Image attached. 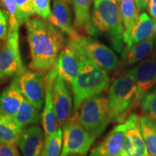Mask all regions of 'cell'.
<instances>
[{
    "label": "cell",
    "mask_w": 156,
    "mask_h": 156,
    "mask_svg": "<svg viewBox=\"0 0 156 156\" xmlns=\"http://www.w3.org/2000/svg\"><path fill=\"white\" fill-rule=\"evenodd\" d=\"M125 129L124 122L116 124L91 151L90 156H120L124 145Z\"/></svg>",
    "instance_id": "9a60e30c"
},
{
    "label": "cell",
    "mask_w": 156,
    "mask_h": 156,
    "mask_svg": "<svg viewBox=\"0 0 156 156\" xmlns=\"http://www.w3.org/2000/svg\"><path fill=\"white\" fill-rule=\"evenodd\" d=\"M24 156H41L44 148V134L38 125L24 129L18 143Z\"/></svg>",
    "instance_id": "ac0fdd59"
},
{
    "label": "cell",
    "mask_w": 156,
    "mask_h": 156,
    "mask_svg": "<svg viewBox=\"0 0 156 156\" xmlns=\"http://www.w3.org/2000/svg\"><path fill=\"white\" fill-rule=\"evenodd\" d=\"M20 89L26 100L41 110L46 93V76L39 72H25L18 76Z\"/></svg>",
    "instance_id": "30bf717a"
},
{
    "label": "cell",
    "mask_w": 156,
    "mask_h": 156,
    "mask_svg": "<svg viewBox=\"0 0 156 156\" xmlns=\"http://www.w3.org/2000/svg\"><path fill=\"white\" fill-rule=\"evenodd\" d=\"M122 15L124 29L129 28L139 17V9L134 0H120L118 3Z\"/></svg>",
    "instance_id": "484cf974"
},
{
    "label": "cell",
    "mask_w": 156,
    "mask_h": 156,
    "mask_svg": "<svg viewBox=\"0 0 156 156\" xmlns=\"http://www.w3.org/2000/svg\"><path fill=\"white\" fill-rule=\"evenodd\" d=\"M26 31L30 52V68L42 73L50 71L65 46L62 31L48 21L38 18L27 21Z\"/></svg>",
    "instance_id": "6da1fadb"
},
{
    "label": "cell",
    "mask_w": 156,
    "mask_h": 156,
    "mask_svg": "<svg viewBox=\"0 0 156 156\" xmlns=\"http://www.w3.org/2000/svg\"><path fill=\"white\" fill-rule=\"evenodd\" d=\"M155 34L156 21L146 12H142L129 28L124 30L123 40L126 46H131L153 38Z\"/></svg>",
    "instance_id": "5bb4252c"
},
{
    "label": "cell",
    "mask_w": 156,
    "mask_h": 156,
    "mask_svg": "<svg viewBox=\"0 0 156 156\" xmlns=\"http://www.w3.org/2000/svg\"><path fill=\"white\" fill-rule=\"evenodd\" d=\"M136 86L134 107L140 106L144 97L156 85V54L145 58L128 70Z\"/></svg>",
    "instance_id": "ba28073f"
},
{
    "label": "cell",
    "mask_w": 156,
    "mask_h": 156,
    "mask_svg": "<svg viewBox=\"0 0 156 156\" xmlns=\"http://www.w3.org/2000/svg\"><path fill=\"white\" fill-rule=\"evenodd\" d=\"M41 110L37 108L28 100L24 99L14 119L20 126L25 128L28 125L37 124L41 119Z\"/></svg>",
    "instance_id": "cb8c5ba5"
},
{
    "label": "cell",
    "mask_w": 156,
    "mask_h": 156,
    "mask_svg": "<svg viewBox=\"0 0 156 156\" xmlns=\"http://www.w3.org/2000/svg\"><path fill=\"white\" fill-rule=\"evenodd\" d=\"M7 9L9 19V27L7 38L19 41V20L17 13V6L15 0H2Z\"/></svg>",
    "instance_id": "d4e9b609"
},
{
    "label": "cell",
    "mask_w": 156,
    "mask_h": 156,
    "mask_svg": "<svg viewBox=\"0 0 156 156\" xmlns=\"http://www.w3.org/2000/svg\"><path fill=\"white\" fill-rule=\"evenodd\" d=\"M116 1H117V2H119V1H120V0H116Z\"/></svg>",
    "instance_id": "f35d334b"
},
{
    "label": "cell",
    "mask_w": 156,
    "mask_h": 156,
    "mask_svg": "<svg viewBox=\"0 0 156 156\" xmlns=\"http://www.w3.org/2000/svg\"><path fill=\"white\" fill-rule=\"evenodd\" d=\"M91 25L93 36H97L98 34H105L114 50L117 53L122 52L125 29L116 0H94Z\"/></svg>",
    "instance_id": "7a4b0ae2"
},
{
    "label": "cell",
    "mask_w": 156,
    "mask_h": 156,
    "mask_svg": "<svg viewBox=\"0 0 156 156\" xmlns=\"http://www.w3.org/2000/svg\"><path fill=\"white\" fill-rule=\"evenodd\" d=\"M147 8L151 17L156 21V0H149Z\"/></svg>",
    "instance_id": "d6a6232c"
},
{
    "label": "cell",
    "mask_w": 156,
    "mask_h": 156,
    "mask_svg": "<svg viewBox=\"0 0 156 156\" xmlns=\"http://www.w3.org/2000/svg\"><path fill=\"white\" fill-rule=\"evenodd\" d=\"M24 129L15 122L14 118L0 114V143L18 144Z\"/></svg>",
    "instance_id": "7402d4cb"
},
{
    "label": "cell",
    "mask_w": 156,
    "mask_h": 156,
    "mask_svg": "<svg viewBox=\"0 0 156 156\" xmlns=\"http://www.w3.org/2000/svg\"><path fill=\"white\" fill-rule=\"evenodd\" d=\"M92 2L93 0H73L72 3L75 13V27L93 36L90 13Z\"/></svg>",
    "instance_id": "44dd1931"
},
{
    "label": "cell",
    "mask_w": 156,
    "mask_h": 156,
    "mask_svg": "<svg viewBox=\"0 0 156 156\" xmlns=\"http://www.w3.org/2000/svg\"><path fill=\"white\" fill-rule=\"evenodd\" d=\"M140 106L145 114L156 122V88L153 89L144 97Z\"/></svg>",
    "instance_id": "83f0119b"
},
{
    "label": "cell",
    "mask_w": 156,
    "mask_h": 156,
    "mask_svg": "<svg viewBox=\"0 0 156 156\" xmlns=\"http://www.w3.org/2000/svg\"><path fill=\"white\" fill-rule=\"evenodd\" d=\"M48 22L62 32L67 34L69 40H76L80 36L73 26L69 5L64 0H54L53 8Z\"/></svg>",
    "instance_id": "2e32d148"
},
{
    "label": "cell",
    "mask_w": 156,
    "mask_h": 156,
    "mask_svg": "<svg viewBox=\"0 0 156 156\" xmlns=\"http://www.w3.org/2000/svg\"><path fill=\"white\" fill-rule=\"evenodd\" d=\"M76 41L90 61L108 72L114 71L119 64V58L105 44L90 37L80 36Z\"/></svg>",
    "instance_id": "9c48e42d"
},
{
    "label": "cell",
    "mask_w": 156,
    "mask_h": 156,
    "mask_svg": "<svg viewBox=\"0 0 156 156\" xmlns=\"http://www.w3.org/2000/svg\"><path fill=\"white\" fill-rule=\"evenodd\" d=\"M0 156H20L16 145L0 143Z\"/></svg>",
    "instance_id": "4dcf8cb0"
},
{
    "label": "cell",
    "mask_w": 156,
    "mask_h": 156,
    "mask_svg": "<svg viewBox=\"0 0 156 156\" xmlns=\"http://www.w3.org/2000/svg\"><path fill=\"white\" fill-rule=\"evenodd\" d=\"M136 7L139 10H145L147 8L149 0H134Z\"/></svg>",
    "instance_id": "836d02e7"
},
{
    "label": "cell",
    "mask_w": 156,
    "mask_h": 156,
    "mask_svg": "<svg viewBox=\"0 0 156 156\" xmlns=\"http://www.w3.org/2000/svg\"><path fill=\"white\" fill-rule=\"evenodd\" d=\"M19 23H25L34 14L31 0H15Z\"/></svg>",
    "instance_id": "f1b7e54d"
},
{
    "label": "cell",
    "mask_w": 156,
    "mask_h": 156,
    "mask_svg": "<svg viewBox=\"0 0 156 156\" xmlns=\"http://www.w3.org/2000/svg\"><path fill=\"white\" fill-rule=\"evenodd\" d=\"M86 54L76 40H69L60 52L55 65L48 71L54 77H60L72 84L79 75Z\"/></svg>",
    "instance_id": "52a82bcc"
},
{
    "label": "cell",
    "mask_w": 156,
    "mask_h": 156,
    "mask_svg": "<svg viewBox=\"0 0 156 156\" xmlns=\"http://www.w3.org/2000/svg\"><path fill=\"white\" fill-rule=\"evenodd\" d=\"M153 48L154 38L131 46H124L121 54L123 65L129 67L143 61L153 53Z\"/></svg>",
    "instance_id": "ffe728a7"
},
{
    "label": "cell",
    "mask_w": 156,
    "mask_h": 156,
    "mask_svg": "<svg viewBox=\"0 0 156 156\" xmlns=\"http://www.w3.org/2000/svg\"><path fill=\"white\" fill-rule=\"evenodd\" d=\"M5 13H4L2 11V10H0V17H1L2 16V15H5Z\"/></svg>",
    "instance_id": "8d00e7d4"
},
{
    "label": "cell",
    "mask_w": 156,
    "mask_h": 156,
    "mask_svg": "<svg viewBox=\"0 0 156 156\" xmlns=\"http://www.w3.org/2000/svg\"><path fill=\"white\" fill-rule=\"evenodd\" d=\"M154 47H155V50H156V34L154 36Z\"/></svg>",
    "instance_id": "e575fe53"
},
{
    "label": "cell",
    "mask_w": 156,
    "mask_h": 156,
    "mask_svg": "<svg viewBox=\"0 0 156 156\" xmlns=\"http://www.w3.org/2000/svg\"><path fill=\"white\" fill-rule=\"evenodd\" d=\"M52 99L58 124L62 126L73 115V99L67 83L58 76L52 85Z\"/></svg>",
    "instance_id": "4fadbf2b"
},
{
    "label": "cell",
    "mask_w": 156,
    "mask_h": 156,
    "mask_svg": "<svg viewBox=\"0 0 156 156\" xmlns=\"http://www.w3.org/2000/svg\"><path fill=\"white\" fill-rule=\"evenodd\" d=\"M54 80L46 77V93H45L44 107L41 114L42 126L44 127L45 136L51 135L58 129V122L54 111L52 99V85Z\"/></svg>",
    "instance_id": "d6986e66"
},
{
    "label": "cell",
    "mask_w": 156,
    "mask_h": 156,
    "mask_svg": "<svg viewBox=\"0 0 156 156\" xmlns=\"http://www.w3.org/2000/svg\"><path fill=\"white\" fill-rule=\"evenodd\" d=\"M34 12L43 20H48L51 15V0H31Z\"/></svg>",
    "instance_id": "f546056e"
},
{
    "label": "cell",
    "mask_w": 156,
    "mask_h": 156,
    "mask_svg": "<svg viewBox=\"0 0 156 156\" xmlns=\"http://www.w3.org/2000/svg\"><path fill=\"white\" fill-rule=\"evenodd\" d=\"M63 132L58 128L55 133L45 136L44 148L41 156H58L62 151Z\"/></svg>",
    "instance_id": "4316f807"
},
{
    "label": "cell",
    "mask_w": 156,
    "mask_h": 156,
    "mask_svg": "<svg viewBox=\"0 0 156 156\" xmlns=\"http://www.w3.org/2000/svg\"><path fill=\"white\" fill-rule=\"evenodd\" d=\"M124 122L126 129L120 156H150L140 132V117L136 114H130Z\"/></svg>",
    "instance_id": "8fae6325"
},
{
    "label": "cell",
    "mask_w": 156,
    "mask_h": 156,
    "mask_svg": "<svg viewBox=\"0 0 156 156\" xmlns=\"http://www.w3.org/2000/svg\"><path fill=\"white\" fill-rule=\"evenodd\" d=\"M25 72L20 53L19 43L7 40L0 48V80L13 76L17 77Z\"/></svg>",
    "instance_id": "7c38bea8"
},
{
    "label": "cell",
    "mask_w": 156,
    "mask_h": 156,
    "mask_svg": "<svg viewBox=\"0 0 156 156\" xmlns=\"http://www.w3.org/2000/svg\"><path fill=\"white\" fill-rule=\"evenodd\" d=\"M135 92V83L128 70L112 82L107 98L109 124H120L126 119L134 107Z\"/></svg>",
    "instance_id": "277c9868"
},
{
    "label": "cell",
    "mask_w": 156,
    "mask_h": 156,
    "mask_svg": "<svg viewBox=\"0 0 156 156\" xmlns=\"http://www.w3.org/2000/svg\"><path fill=\"white\" fill-rule=\"evenodd\" d=\"M140 132L150 156H156V122L144 114L140 117Z\"/></svg>",
    "instance_id": "603a6c76"
},
{
    "label": "cell",
    "mask_w": 156,
    "mask_h": 156,
    "mask_svg": "<svg viewBox=\"0 0 156 156\" xmlns=\"http://www.w3.org/2000/svg\"><path fill=\"white\" fill-rule=\"evenodd\" d=\"M68 156H80V155H69Z\"/></svg>",
    "instance_id": "74e56055"
},
{
    "label": "cell",
    "mask_w": 156,
    "mask_h": 156,
    "mask_svg": "<svg viewBox=\"0 0 156 156\" xmlns=\"http://www.w3.org/2000/svg\"><path fill=\"white\" fill-rule=\"evenodd\" d=\"M7 23H8V17L7 14L5 13L0 17V41L7 38V32H8Z\"/></svg>",
    "instance_id": "1f68e13d"
},
{
    "label": "cell",
    "mask_w": 156,
    "mask_h": 156,
    "mask_svg": "<svg viewBox=\"0 0 156 156\" xmlns=\"http://www.w3.org/2000/svg\"><path fill=\"white\" fill-rule=\"evenodd\" d=\"M64 1H65L66 2H67L68 4H69V3H72V2H73V0H64Z\"/></svg>",
    "instance_id": "d590c367"
},
{
    "label": "cell",
    "mask_w": 156,
    "mask_h": 156,
    "mask_svg": "<svg viewBox=\"0 0 156 156\" xmlns=\"http://www.w3.org/2000/svg\"><path fill=\"white\" fill-rule=\"evenodd\" d=\"M62 132L63 147L59 156L85 155L96 139L81 125L77 112L62 126Z\"/></svg>",
    "instance_id": "8992f818"
},
{
    "label": "cell",
    "mask_w": 156,
    "mask_h": 156,
    "mask_svg": "<svg viewBox=\"0 0 156 156\" xmlns=\"http://www.w3.org/2000/svg\"><path fill=\"white\" fill-rule=\"evenodd\" d=\"M110 82L108 72L98 67L86 56L79 75L71 84L75 112L85 100L106 90Z\"/></svg>",
    "instance_id": "3957f363"
},
{
    "label": "cell",
    "mask_w": 156,
    "mask_h": 156,
    "mask_svg": "<svg viewBox=\"0 0 156 156\" xmlns=\"http://www.w3.org/2000/svg\"><path fill=\"white\" fill-rule=\"evenodd\" d=\"M25 98L21 93L18 76L0 93V114L14 118Z\"/></svg>",
    "instance_id": "e0dca14e"
},
{
    "label": "cell",
    "mask_w": 156,
    "mask_h": 156,
    "mask_svg": "<svg viewBox=\"0 0 156 156\" xmlns=\"http://www.w3.org/2000/svg\"><path fill=\"white\" fill-rule=\"evenodd\" d=\"M78 111L80 123L90 134L97 138L105 132L109 124L106 98L98 95L87 99Z\"/></svg>",
    "instance_id": "5b68a950"
}]
</instances>
